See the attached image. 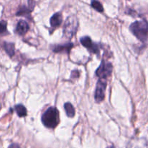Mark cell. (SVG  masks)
<instances>
[{"label":"cell","instance_id":"1","mask_svg":"<svg viewBox=\"0 0 148 148\" xmlns=\"http://www.w3.org/2000/svg\"><path fill=\"white\" fill-rule=\"evenodd\" d=\"M41 121L49 129H55L59 123V113L55 107H49L42 114Z\"/></svg>","mask_w":148,"mask_h":148},{"label":"cell","instance_id":"2","mask_svg":"<svg viewBox=\"0 0 148 148\" xmlns=\"http://www.w3.org/2000/svg\"><path fill=\"white\" fill-rule=\"evenodd\" d=\"M131 32L142 42H145L148 38V23L145 21H136L129 27Z\"/></svg>","mask_w":148,"mask_h":148},{"label":"cell","instance_id":"3","mask_svg":"<svg viewBox=\"0 0 148 148\" xmlns=\"http://www.w3.org/2000/svg\"><path fill=\"white\" fill-rule=\"evenodd\" d=\"M78 27V20L75 16L72 15L66 19L64 24L63 33L64 36L68 39L72 38L75 34Z\"/></svg>","mask_w":148,"mask_h":148},{"label":"cell","instance_id":"4","mask_svg":"<svg viewBox=\"0 0 148 148\" xmlns=\"http://www.w3.org/2000/svg\"><path fill=\"white\" fill-rule=\"evenodd\" d=\"M113 72V65L110 62H107L102 61L101 64L100 65L96 70L95 74L99 79H106L109 76H110Z\"/></svg>","mask_w":148,"mask_h":148},{"label":"cell","instance_id":"5","mask_svg":"<svg viewBox=\"0 0 148 148\" xmlns=\"http://www.w3.org/2000/svg\"><path fill=\"white\" fill-rule=\"evenodd\" d=\"M107 87V81L104 79H99L97 83L94 94V99L97 103H100L104 99L105 90Z\"/></svg>","mask_w":148,"mask_h":148},{"label":"cell","instance_id":"6","mask_svg":"<svg viewBox=\"0 0 148 148\" xmlns=\"http://www.w3.org/2000/svg\"><path fill=\"white\" fill-rule=\"evenodd\" d=\"M80 42L83 46L86 48L89 51L95 53V54H99L100 53V49H99L98 46L96 43H94L89 36H84L80 39Z\"/></svg>","mask_w":148,"mask_h":148},{"label":"cell","instance_id":"7","mask_svg":"<svg viewBox=\"0 0 148 148\" xmlns=\"http://www.w3.org/2000/svg\"><path fill=\"white\" fill-rule=\"evenodd\" d=\"M73 47V43H65V44L55 45V46H52L50 48L52 51L55 53H66L69 54Z\"/></svg>","mask_w":148,"mask_h":148},{"label":"cell","instance_id":"8","mask_svg":"<svg viewBox=\"0 0 148 148\" xmlns=\"http://www.w3.org/2000/svg\"><path fill=\"white\" fill-rule=\"evenodd\" d=\"M28 30L29 26L27 22H26L25 20H20L16 26L15 33L19 36H23L27 33Z\"/></svg>","mask_w":148,"mask_h":148},{"label":"cell","instance_id":"9","mask_svg":"<svg viewBox=\"0 0 148 148\" xmlns=\"http://www.w3.org/2000/svg\"><path fill=\"white\" fill-rule=\"evenodd\" d=\"M62 22V16L61 13L57 12L54 14L50 18V25L52 27H58Z\"/></svg>","mask_w":148,"mask_h":148},{"label":"cell","instance_id":"10","mask_svg":"<svg viewBox=\"0 0 148 148\" xmlns=\"http://www.w3.org/2000/svg\"><path fill=\"white\" fill-rule=\"evenodd\" d=\"M31 10H30L28 7H26V6H22L19 8L18 11L16 12V15L17 16H23V17H30V12Z\"/></svg>","mask_w":148,"mask_h":148},{"label":"cell","instance_id":"11","mask_svg":"<svg viewBox=\"0 0 148 148\" xmlns=\"http://www.w3.org/2000/svg\"><path fill=\"white\" fill-rule=\"evenodd\" d=\"M4 51H6V53L12 57V56H14L15 54V45L12 43H4Z\"/></svg>","mask_w":148,"mask_h":148},{"label":"cell","instance_id":"12","mask_svg":"<svg viewBox=\"0 0 148 148\" xmlns=\"http://www.w3.org/2000/svg\"><path fill=\"white\" fill-rule=\"evenodd\" d=\"M15 110L16 113L19 117H24L27 116V110H26V107L22 104L16 105L15 106Z\"/></svg>","mask_w":148,"mask_h":148},{"label":"cell","instance_id":"13","mask_svg":"<svg viewBox=\"0 0 148 148\" xmlns=\"http://www.w3.org/2000/svg\"><path fill=\"white\" fill-rule=\"evenodd\" d=\"M64 108H65V112H66L67 116L70 118H73L75 116V108L73 106L72 104L71 103H66L64 105Z\"/></svg>","mask_w":148,"mask_h":148},{"label":"cell","instance_id":"14","mask_svg":"<svg viewBox=\"0 0 148 148\" xmlns=\"http://www.w3.org/2000/svg\"><path fill=\"white\" fill-rule=\"evenodd\" d=\"M91 5L96 11L99 12H102L104 11V8H103L102 4L97 0H91Z\"/></svg>","mask_w":148,"mask_h":148},{"label":"cell","instance_id":"15","mask_svg":"<svg viewBox=\"0 0 148 148\" xmlns=\"http://www.w3.org/2000/svg\"><path fill=\"white\" fill-rule=\"evenodd\" d=\"M7 22L0 20V35L7 33Z\"/></svg>","mask_w":148,"mask_h":148},{"label":"cell","instance_id":"16","mask_svg":"<svg viewBox=\"0 0 148 148\" xmlns=\"http://www.w3.org/2000/svg\"><path fill=\"white\" fill-rule=\"evenodd\" d=\"M71 76L74 77H76V78H78V77H79V72H78L77 70L73 71V72H72V75H71Z\"/></svg>","mask_w":148,"mask_h":148},{"label":"cell","instance_id":"17","mask_svg":"<svg viewBox=\"0 0 148 148\" xmlns=\"http://www.w3.org/2000/svg\"><path fill=\"white\" fill-rule=\"evenodd\" d=\"M9 148H20L19 145L17 144H15V143H13V144L10 145V146Z\"/></svg>","mask_w":148,"mask_h":148},{"label":"cell","instance_id":"18","mask_svg":"<svg viewBox=\"0 0 148 148\" xmlns=\"http://www.w3.org/2000/svg\"><path fill=\"white\" fill-rule=\"evenodd\" d=\"M107 148H115L114 147V146H110V147H107Z\"/></svg>","mask_w":148,"mask_h":148}]
</instances>
